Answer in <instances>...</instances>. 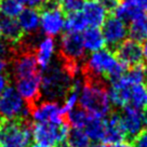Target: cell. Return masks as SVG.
<instances>
[{"instance_id": "obj_1", "label": "cell", "mask_w": 147, "mask_h": 147, "mask_svg": "<svg viewBox=\"0 0 147 147\" xmlns=\"http://www.w3.org/2000/svg\"><path fill=\"white\" fill-rule=\"evenodd\" d=\"M79 105L93 117L106 119L111 114V104L108 88L103 79L83 77V87L80 92Z\"/></svg>"}, {"instance_id": "obj_2", "label": "cell", "mask_w": 147, "mask_h": 147, "mask_svg": "<svg viewBox=\"0 0 147 147\" xmlns=\"http://www.w3.org/2000/svg\"><path fill=\"white\" fill-rule=\"evenodd\" d=\"M73 78L63 63L50 65L41 74V93L48 101L57 102L69 91Z\"/></svg>"}, {"instance_id": "obj_3", "label": "cell", "mask_w": 147, "mask_h": 147, "mask_svg": "<svg viewBox=\"0 0 147 147\" xmlns=\"http://www.w3.org/2000/svg\"><path fill=\"white\" fill-rule=\"evenodd\" d=\"M119 63L116 54L109 49H102L90 53L81 67L82 76L92 79H107L110 73Z\"/></svg>"}, {"instance_id": "obj_4", "label": "cell", "mask_w": 147, "mask_h": 147, "mask_svg": "<svg viewBox=\"0 0 147 147\" xmlns=\"http://www.w3.org/2000/svg\"><path fill=\"white\" fill-rule=\"evenodd\" d=\"M32 140L29 120H3L0 130L1 147H29Z\"/></svg>"}, {"instance_id": "obj_5", "label": "cell", "mask_w": 147, "mask_h": 147, "mask_svg": "<svg viewBox=\"0 0 147 147\" xmlns=\"http://www.w3.org/2000/svg\"><path fill=\"white\" fill-rule=\"evenodd\" d=\"M69 130L70 127L67 122L61 124L49 122L34 123L32 124V140L45 147H64L66 146Z\"/></svg>"}, {"instance_id": "obj_6", "label": "cell", "mask_w": 147, "mask_h": 147, "mask_svg": "<svg viewBox=\"0 0 147 147\" xmlns=\"http://www.w3.org/2000/svg\"><path fill=\"white\" fill-rule=\"evenodd\" d=\"M30 107L14 87H8L0 94V118L5 121L28 120Z\"/></svg>"}, {"instance_id": "obj_7", "label": "cell", "mask_w": 147, "mask_h": 147, "mask_svg": "<svg viewBox=\"0 0 147 147\" xmlns=\"http://www.w3.org/2000/svg\"><path fill=\"white\" fill-rule=\"evenodd\" d=\"M40 13V30L47 37H54L61 35L64 30L65 13L61 9L59 0H50L42 7Z\"/></svg>"}, {"instance_id": "obj_8", "label": "cell", "mask_w": 147, "mask_h": 147, "mask_svg": "<svg viewBox=\"0 0 147 147\" xmlns=\"http://www.w3.org/2000/svg\"><path fill=\"white\" fill-rule=\"evenodd\" d=\"M29 117L32 118L35 123H49L61 124L66 122L65 115L62 109V106L59 102L55 101H43L38 102L37 104L30 107Z\"/></svg>"}, {"instance_id": "obj_9", "label": "cell", "mask_w": 147, "mask_h": 147, "mask_svg": "<svg viewBox=\"0 0 147 147\" xmlns=\"http://www.w3.org/2000/svg\"><path fill=\"white\" fill-rule=\"evenodd\" d=\"M60 57L63 62H71L80 64L86 57L82 35L65 32L60 40Z\"/></svg>"}, {"instance_id": "obj_10", "label": "cell", "mask_w": 147, "mask_h": 147, "mask_svg": "<svg viewBox=\"0 0 147 147\" xmlns=\"http://www.w3.org/2000/svg\"><path fill=\"white\" fill-rule=\"evenodd\" d=\"M40 73L35 53L30 49L21 48V51L12 62V75L15 80L32 77Z\"/></svg>"}, {"instance_id": "obj_11", "label": "cell", "mask_w": 147, "mask_h": 147, "mask_svg": "<svg viewBox=\"0 0 147 147\" xmlns=\"http://www.w3.org/2000/svg\"><path fill=\"white\" fill-rule=\"evenodd\" d=\"M102 34L104 36L106 45L110 49L119 47L128 37V25L122 20L114 16L106 18L102 25Z\"/></svg>"}, {"instance_id": "obj_12", "label": "cell", "mask_w": 147, "mask_h": 147, "mask_svg": "<svg viewBox=\"0 0 147 147\" xmlns=\"http://www.w3.org/2000/svg\"><path fill=\"white\" fill-rule=\"evenodd\" d=\"M15 89L18 94L29 107L40 102L42 97L41 93V73L32 77L15 80Z\"/></svg>"}, {"instance_id": "obj_13", "label": "cell", "mask_w": 147, "mask_h": 147, "mask_svg": "<svg viewBox=\"0 0 147 147\" xmlns=\"http://www.w3.org/2000/svg\"><path fill=\"white\" fill-rule=\"evenodd\" d=\"M125 136L131 140L138 138L144 130V111L133 106H125L120 114Z\"/></svg>"}, {"instance_id": "obj_14", "label": "cell", "mask_w": 147, "mask_h": 147, "mask_svg": "<svg viewBox=\"0 0 147 147\" xmlns=\"http://www.w3.org/2000/svg\"><path fill=\"white\" fill-rule=\"evenodd\" d=\"M116 57L127 67H133L135 65L142 64L143 46L140 42L132 39H125L119 47L115 49Z\"/></svg>"}, {"instance_id": "obj_15", "label": "cell", "mask_w": 147, "mask_h": 147, "mask_svg": "<svg viewBox=\"0 0 147 147\" xmlns=\"http://www.w3.org/2000/svg\"><path fill=\"white\" fill-rule=\"evenodd\" d=\"M127 138L121 123V117L118 113H111L105 119V131L102 142L105 145H116L123 143Z\"/></svg>"}, {"instance_id": "obj_16", "label": "cell", "mask_w": 147, "mask_h": 147, "mask_svg": "<svg viewBox=\"0 0 147 147\" xmlns=\"http://www.w3.org/2000/svg\"><path fill=\"white\" fill-rule=\"evenodd\" d=\"M107 13L100 0H87L81 10L88 27L98 28L102 26L107 18Z\"/></svg>"}, {"instance_id": "obj_17", "label": "cell", "mask_w": 147, "mask_h": 147, "mask_svg": "<svg viewBox=\"0 0 147 147\" xmlns=\"http://www.w3.org/2000/svg\"><path fill=\"white\" fill-rule=\"evenodd\" d=\"M55 51H56V42L54 38H51V37L43 38L36 45L34 53L36 56L38 66L42 71L49 68V66L53 61Z\"/></svg>"}, {"instance_id": "obj_18", "label": "cell", "mask_w": 147, "mask_h": 147, "mask_svg": "<svg viewBox=\"0 0 147 147\" xmlns=\"http://www.w3.org/2000/svg\"><path fill=\"white\" fill-rule=\"evenodd\" d=\"M18 22L23 34L34 35L40 29V13L34 8H25L18 15Z\"/></svg>"}, {"instance_id": "obj_19", "label": "cell", "mask_w": 147, "mask_h": 147, "mask_svg": "<svg viewBox=\"0 0 147 147\" xmlns=\"http://www.w3.org/2000/svg\"><path fill=\"white\" fill-rule=\"evenodd\" d=\"M0 34L11 45L18 43L24 38V34L16 18H2L0 21Z\"/></svg>"}, {"instance_id": "obj_20", "label": "cell", "mask_w": 147, "mask_h": 147, "mask_svg": "<svg viewBox=\"0 0 147 147\" xmlns=\"http://www.w3.org/2000/svg\"><path fill=\"white\" fill-rule=\"evenodd\" d=\"M81 35L86 52L93 53L105 48V39L100 28L88 27Z\"/></svg>"}, {"instance_id": "obj_21", "label": "cell", "mask_w": 147, "mask_h": 147, "mask_svg": "<svg viewBox=\"0 0 147 147\" xmlns=\"http://www.w3.org/2000/svg\"><path fill=\"white\" fill-rule=\"evenodd\" d=\"M114 14L116 18L122 20L125 23H131L134 20L145 16V12H143L142 10L138 9V7H135L128 0H121V2H119V5L114 11Z\"/></svg>"}, {"instance_id": "obj_22", "label": "cell", "mask_w": 147, "mask_h": 147, "mask_svg": "<svg viewBox=\"0 0 147 147\" xmlns=\"http://www.w3.org/2000/svg\"><path fill=\"white\" fill-rule=\"evenodd\" d=\"M129 106L147 109V87L145 83L131 86L129 92Z\"/></svg>"}, {"instance_id": "obj_23", "label": "cell", "mask_w": 147, "mask_h": 147, "mask_svg": "<svg viewBox=\"0 0 147 147\" xmlns=\"http://www.w3.org/2000/svg\"><path fill=\"white\" fill-rule=\"evenodd\" d=\"M91 117L92 116L83 108L76 107L75 109L69 111L68 114H66L65 120L71 129H84Z\"/></svg>"}, {"instance_id": "obj_24", "label": "cell", "mask_w": 147, "mask_h": 147, "mask_svg": "<svg viewBox=\"0 0 147 147\" xmlns=\"http://www.w3.org/2000/svg\"><path fill=\"white\" fill-rule=\"evenodd\" d=\"M128 36L136 42H144L147 39V16L132 21L128 27Z\"/></svg>"}, {"instance_id": "obj_25", "label": "cell", "mask_w": 147, "mask_h": 147, "mask_svg": "<svg viewBox=\"0 0 147 147\" xmlns=\"http://www.w3.org/2000/svg\"><path fill=\"white\" fill-rule=\"evenodd\" d=\"M83 130L91 140V142H102L105 131V119L92 116Z\"/></svg>"}, {"instance_id": "obj_26", "label": "cell", "mask_w": 147, "mask_h": 147, "mask_svg": "<svg viewBox=\"0 0 147 147\" xmlns=\"http://www.w3.org/2000/svg\"><path fill=\"white\" fill-rule=\"evenodd\" d=\"M88 28V25L83 18L81 12L79 13L68 14L67 18H65L64 29L66 32L73 34H82Z\"/></svg>"}, {"instance_id": "obj_27", "label": "cell", "mask_w": 147, "mask_h": 147, "mask_svg": "<svg viewBox=\"0 0 147 147\" xmlns=\"http://www.w3.org/2000/svg\"><path fill=\"white\" fill-rule=\"evenodd\" d=\"M123 78L131 86L145 83L147 78V67L144 64H138L133 67H130L123 75Z\"/></svg>"}, {"instance_id": "obj_28", "label": "cell", "mask_w": 147, "mask_h": 147, "mask_svg": "<svg viewBox=\"0 0 147 147\" xmlns=\"http://www.w3.org/2000/svg\"><path fill=\"white\" fill-rule=\"evenodd\" d=\"M91 140L83 129H70L66 140L67 147H90Z\"/></svg>"}, {"instance_id": "obj_29", "label": "cell", "mask_w": 147, "mask_h": 147, "mask_svg": "<svg viewBox=\"0 0 147 147\" xmlns=\"http://www.w3.org/2000/svg\"><path fill=\"white\" fill-rule=\"evenodd\" d=\"M24 5L18 0H0V14L2 18H18Z\"/></svg>"}, {"instance_id": "obj_30", "label": "cell", "mask_w": 147, "mask_h": 147, "mask_svg": "<svg viewBox=\"0 0 147 147\" xmlns=\"http://www.w3.org/2000/svg\"><path fill=\"white\" fill-rule=\"evenodd\" d=\"M86 0H59L61 9L64 13L73 14L81 12Z\"/></svg>"}, {"instance_id": "obj_31", "label": "cell", "mask_w": 147, "mask_h": 147, "mask_svg": "<svg viewBox=\"0 0 147 147\" xmlns=\"http://www.w3.org/2000/svg\"><path fill=\"white\" fill-rule=\"evenodd\" d=\"M26 8H34V9H38V8H42L46 5L48 1L50 0H18Z\"/></svg>"}, {"instance_id": "obj_32", "label": "cell", "mask_w": 147, "mask_h": 147, "mask_svg": "<svg viewBox=\"0 0 147 147\" xmlns=\"http://www.w3.org/2000/svg\"><path fill=\"white\" fill-rule=\"evenodd\" d=\"M100 1L107 12H114L117 5H119V0H100Z\"/></svg>"}, {"instance_id": "obj_33", "label": "cell", "mask_w": 147, "mask_h": 147, "mask_svg": "<svg viewBox=\"0 0 147 147\" xmlns=\"http://www.w3.org/2000/svg\"><path fill=\"white\" fill-rule=\"evenodd\" d=\"M134 141V147H147V132H143L135 138Z\"/></svg>"}, {"instance_id": "obj_34", "label": "cell", "mask_w": 147, "mask_h": 147, "mask_svg": "<svg viewBox=\"0 0 147 147\" xmlns=\"http://www.w3.org/2000/svg\"><path fill=\"white\" fill-rule=\"evenodd\" d=\"M9 87V78L5 73H0V94Z\"/></svg>"}, {"instance_id": "obj_35", "label": "cell", "mask_w": 147, "mask_h": 147, "mask_svg": "<svg viewBox=\"0 0 147 147\" xmlns=\"http://www.w3.org/2000/svg\"><path fill=\"white\" fill-rule=\"evenodd\" d=\"M135 7L141 9L143 12H147V0H128Z\"/></svg>"}, {"instance_id": "obj_36", "label": "cell", "mask_w": 147, "mask_h": 147, "mask_svg": "<svg viewBox=\"0 0 147 147\" xmlns=\"http://www.w3.org/2000/svg\"><path fill=\"white\" fill-rule=\"evenodd\" d=\"M143 60L145 62V66L147 67V39L143 45Z\"/></svg>"}, {"instance_id": "obj_37", "label": "cell", "mask_w": 147, "mask_h": 147, "mask_svg": "<svg viewBox=\"0 0 147 147\" xmlns=\"http://www.w3.org/2000/svg\"><path fill=\"white\" fill-rule=\"evenodd\" d=\"M108 147H134L132 145H130L128 143H119V144H116V145H110Z\"/></svg>"}, {"instance_id": "obj_38", "label": "cell", "mask_w": 147, "mask_h": 147, "mask_svg": "<svg viewBox=\"0 0 147 147\" xmlns=\"http://www.w3.org/2000/svg\"><path fill=\"white\" fill-rule=\"evenodd\" d=\"M144 129H146L147 132V109L144 111Z\"/></svg>"}, {"instance_id": "obj_39", "label": "cell", "mask_w": 147, "mask_h": 147, "mask_svg": "<svg viewBox=\"0 0 147 147\" xmlns=\"http://www.w3.org/2000/svg\"><path fill=\"white\" fill-rule=\"evenodd\" d=\"M90 147H108V146L105 145V144H103V143H96V144L90 145Z\"/></svg>"}, {"instance_id": "obj_40", "label": "cell", "mask_w": 147, "mask_h": 147, "mask_svg": "<svg viewBox=\"0 0 147 147\" xmlns=\"http://www.w3.org/2000/svg\"><path fill=\"white\" fill-rule=\"evenodd\" d=\"M30 147H45V146H42V145H39V144H34V145H32Z\"/></svg>"}, {"instance_id": "obj_41", "label": "cell", "mask_w": 147, "mask_h": 147, "mask_svg": "<svg viewBox=\"0 0 147 147\" xmlns=\"http://www.w3.org/2000/svg\"><path fill=\"white\" fill-rule=\"evenodd\" d=\"M2 124H3V120L0 118V130H1V128H2Z\"/></svg>"}, {"instance_id": "obj_42", "label": "cell", "mask_w": 147, "mask_h": 147, "mask_svg": "<svg viewBox=\"0 0 147 147\" xmlns=\"http://www.w3.org/2000/svg\"><path fill=\"white\" fill-rule=\"evenodd\" d=\"M145 84H146V87H147V78H146V81H145Z\"/></svg>"}, {"instance_id": "obj_43", "label": "cell", "mask_w": 147, "mask_h": 147, "mask_svg": "<svg viewBox=\"0 0 147 147\" xmlns=\"http://www.w3.org/2000/svg\"><path fill=\"white\" fill-rule=\"evenodd\" d=\"M0 21H1V18H0Z\"/></svg>"}, {"instance_id": "obj_44", "label": "cell", "mask_w": 147, "mask_h": 147, "mask_svg": "<svg viewBox=\"0 0 147 147\" xmlns=\"http://www.w3.org/2000/svg\"><path fill=\"white\" fill-rule=\"evenodd\" d=\"M0 147H1V146H0Z\"/></svg>"}]
</instances>
